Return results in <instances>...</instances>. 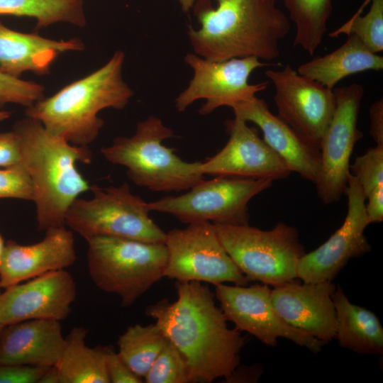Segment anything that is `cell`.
I'll use <instances>...</instances> for the list:
<instances>
[{"mask_svg":"<svg viewBox=\"0 0 383 383\" xmlns=\"http://www.w3.org/2000/svg\"><path fill=\"white\" fill-rule=\"evenodd\" d=\"M177 299L149 306L147 316L155 320L188 365L191 382L229 380L240 363L245 338L227 319L215 294L201 282H177Z\"/></svg>","mask_w":383,"mask_h":383,"instance_id":"1","label":"cell"},{"mask_svg":"<svg viewBox=\"0 0 383 383\" xmlns=\"http://www.w3.org/2000/svg\"><path fill=\"white\" fill-rule=\"evenodd\" d=\"M199 0L194 13L200 24L187 32L196 55L209 61L256 57L272 60L290 31L287 16L274 0Z\"/></svg>","mask_w":383,"mask_h":383,"instance_id":"2","label":"cell"},{"mask_svg":"<svg viewBox=\"0 0 383 383\" xmlns=\"http://www.w3.org/2000/svg\"><path fill=\"white\" fill-rule=\"evenodd\" d=\"M21 149V163L33 188L37 228L39 231L65 226V217L72 203L91 189L76 164H89L92 152L48 131L38 120L27 117L13 126Z\"/></svg>","mask_w":383,"mask_h":383,"instance_id":"3","label":"cell"},{"mask_svg":"<svg viewBox=\"0 0 383 383\" xmlns=\"http://www.w3.org/2000/svg\"><path fill=\"white\" fill-rule=\"evenodd\" d=\"M124 59V52L116 51L95 72L27 107L26 116L71 144L88 146L104 125L98 113L107 108L122 109L133 95L122 77Z\"/></svg>","mask_w":383,"mask_h":383,"instance_id":"4","label":"cell"},{"mask_svg":"<svg viewBox=\"0 0 383 383\" xmlns=\"http://www.w3.org/2000/svg\"><path fill=\"white\" fill-rule=\"evenodd\" d=\"M173 131L157 117L150 116L138 123L130 137L116 138L101 149L104 157L126 168L136 185L155 192L187 191L204 180L197 172L201 162H188L162 144L174 137Z\"/></svg>","mask_w":383,"mask_h":383,"instance_id":"5","label":"cell"},{"mask_svg":"<svg viewBox=\"0 0 383 383\" xmlns=\"http://www.w3.org/2000/svg\"><path fill=\"white\" fill-rule=\"evenodd\" d=\"M87 268L101 291L118 296L123 307L131 306L165 277L167 250L165 243L114 236L86 240Z\"/></svg>","mask_w":383,"mask_h":383,"instance_id":"6","label":"cell"},{"mask_svg":"<svg viewBox=\"0 0 383 383\" xmlns=\"http://www.w3.org/2000/svg\"><path fill=\"white\" fill-rule=\"evenodd\" d=\"M214 227L223 248L250 282L274 287L298 279L297 264L305 251L295 227L283 222L268 231L248 224Z\"/></svg>","mask_w":383,"mask_h":383,"instance_id":"7","label":"cell"},{"mask_svg":"<svg viewBox=\"0 0 383 383\" xmlns=\"http://www.w3.org/2000/svg\"><path fill=\"white\" fill-rule=\"evenodd\" d=\"M90 199L77 198L68 208L65 224L85 240L114 236L154 243H165L166 233L149 216L150 211L129 185L91 186Z\"/></svg>","mask_w":383,"mask_h":383,"instance_id":"8","label":"cell"},{"mask_svg":"<svg viewBox=\"0 0 383 383\" xmlns=\"http://www.w3.org/2000/svg\"><path fill=\"white\" fill-rule=\"evenodd\" d=\"M270 179L215 177L205 179L183 194L147 202L148 209L172 215L185 223L248 225V203L270 188Z\"/></svg>","mask_w":383,"mask_h":383,"instance_id":"9","label":"cell"},{"mask_svg":"<svg viewBox=\"0 0 383 383\" xmlns=\"http://www.w3.org/2000/svg\"><path fill=\"white\" fill-rule=\"evenodd\" d=\"M167 262L165 277L179 282L198 281L213 285L231 282L245 286L250 280L221 244L214 224L189 223L166 233Z\"/></svg>","mask_w":383,"mask_h":383,"instance_id":"10","label":"cell"},{"mask_svg":"<svg viewBox=\"0 0 383 383\" xmlns=\"http://www.w3.org/2000/svg\"><path fill=\"white\" fill-rule=\"evenodd\" d=\"M184 61L194 70V76L187 88L176 98L175 108L183 112L195 101L206 99L199 110L203 116L219 107L232 108L253 99L257 92L267 89L268 82L250 84L251 73L257 68L276 65L260 62L253 56L213 62L195 53H187Z\"/></svg>","mask_w":383,"mask_h":383,"instance_id":"11","label":"cell"},{"mask_svg":"<svg viewBox=\"0 0 383 383\" xmlns=\"http://www.w3.org/2000/svg\"><path fill=\"white\" fill-rule=\"evenodd\" d=\"M335 110L320 142L321 163L314 184L324 204L337 202L344 194L350 174V159L362 138L357 128L364 88L359 84L334 88Z\"/></svg>","mask_w":383,"mask_h":383,"instance_id":"12","label":"cell"},{"mask_svg":"<svg viewBox=\"0 0 383 383\" xmlns=\"http://www.w3.org/2000/svg\"><path fill=\"white\" fill-rule=\"evenodd\" d=\"M215 287V297L227 321L264 344L275 347L278 338H283L314 353H319L326 344L283 320L272 304L269 285L262 283L245 287L222 283Z\"/></svg>","mask_w":383,"mask_h":383,"instance_id":"13","label":"cell"},{"mask_svg":"<svg viewBox=\"0 0 383 383\" xmlns=\"http://www.w3.org/2000/svg\"><path fill=\"white\" fill-rule=\"evenodd\" d=\"M344 194L348 197V211L341 226L325 243L305 252L299 260L297 278L304 283L332 281L350 259L371 250L364 234L370 224L365 212V198L351 172Z\"/></svg>","mask_w":383,"mask_h":383,"instance_id":"14","label":"cell"},{"mask_svg":"<svg viewBox=\"0 0 383 383\" xmlns=\"http://www.w3.org/2000/svg\"><path fill=\"white\" fill-rule=\"evenodd\" d=\"M265 74L275 88L277 116L319 145L335 110L333 89L299 74L289 65L279 70H268Z\"/></svg>","mask_w":383,"mask_h":383,"instance_id":"15","label":"cell"},{"mask_svg":"<svg viewBox=\"0 0 383 383\" xmlns=\"http://www.w3.org/2000/svg\"><path fill=\"white\" fill-rule=\"evenodd\" d=\"M229 139L214 156L200 162L202 175L251 179H284L291 174L283 160L270 148L254 127L235 116L224 122Z\"/></svg>","mask_w":383,"mask_h":383,"instance_id":"16","label":"cell"},{"mask_svg":"<svg viewBox=\"0 0 383 383\" xmlns=\"http://www.w3.org/2000/svg\"><path fill=\"white\" fill-rule=\"evenodd\" d=\"M77 285L65 270L50 272L4 289L0 294V323L31 319L62 321L71 312Z\"/></svg>","mask_w":383,"mask_h":383,"instance_id":"17","label":"cell"},{"mask_svg":"<svg viewBox=\"0 0 383 383\" xmlns=\"http://www.w3.org/2000/svg\"><path fill=\"white\" fill-rule=\"evenodd\" d=\"M336 289L332 281L292 282L274 287L271 301L289 325L325 342L335 338L337 318L333 301Z\"/></svg>","mask_w":383,"mask_h":383,"instance_id":"18","label":"cell"},{"mask_svg":"<svg viewBox=\"0 0 383 383\" xmlns=\"http://www.w3.org/2000/svg\"><path fill=\"white\" fill-rule=\"evenodd\" d=\"M77 260L74 238L65 226L48 229L30 245L5 243L0 260V287L6 289L43 274L65 270Z\"/></svg>","mask_w":383,"mask_h":383,"instance_id":"19","label":"cell"},{"mask_svg":"<svg viewBox=\"0 0 383 383\" xmlns=\"http://www.w3.org/2000/svg\"><path fill=\"white\" fill-rule=\"evenodd\" d=\"M234 115L260 128L263 140L283 160L289 170L315 183L320 170L318 145L296 133L277 116L271 113L267 104L257 96L232 108Z\"/></svg>","mask_w":383,"mask_h":383,"instance_id":"20","label":"cell"},{"mask_svg":"<svg viewBox=\"0 0 383 383\" xmlns=\"http://www.w3.org/2000/svg\"><path fill=\"white\" fill-rule=\"evenodd\" d=\"M65 345L60 321L31 319L4 326L0 365H56Z\"/></svg>","mask_w":383,"mask_h":383,"instance_id":"21","label":"cell"},{"mask_svg":"<svg viewBox=\"0 0 383 383\" xmlns=\"http://www.w3.org/2000/svg\"><path fill=\"white\" fill-rule=\"evenodd\" d=\"M84 48V45L79 38L54 40L36 32H18L0 21V71L16 78L28 71L47 75L60 53Z\"/></svg>","mask_w":383,"mask_h":383,"instance_id":"22","label":"cell"},{"mask_svg":"<svg viewBox=\"0 0 383 383\" xmlns=\"http://www.w3.org/2000/svg\"><path fill=\"white\" fill-rule=\"evenodd\" d=\"M382 69L383 57L371 52L357 36L350 35L335 50L300 65L297 72L333 90L338 82L351 74Z\"/></svg>","mask_w":383,"mask_h":383,"instance_id":"23","label":"cell"},{"mask_svg":"<svg viewBox=\"0 0 383 383\" xmlns=\"http://www.w3.org/2000/svg\"><path fill=\"white\" fill-rule=\"evenodd\" d=\"M332 298L337 318L335 338L339 345L358 353L382 355L383 328L377 316L351 303L339 286Z\"/></svg>","mask_w":383,"mask_h":383,"instance_id":"24","label":"cell"},{"mask_svg":"<svg viewBox=\"0 0 383 383\" xmlns=\"http://www.w3.org/2000/svg\"><path fill=\"white\" fill-rule=\"evenodd\" d=\"M87 332L84 327H74L65 337V345L56 365L60 383H109L106 364L107 346L87 345Z\"/></svg>","mask_w":383,"mask_h":383,"instance_id":"25","label":"cell"},{"mask_svg":"<svg viewBox=\"0 0 383 383\" xmlns=\"http://www.w3.org/2000/svg\"><path fill=\"white\" fill-rule=\"evenodd\" d=\"M168 342L155 323L148 326L135 324L128 327L118 337V353L128 367L143 379Z\"/></svg>","mask_w":383,"mask_h":383,"instance_id":"26","label":"cell"},{"mask_svg":"<svg viewBox=\"0 0 383 383\" xmlns=\"http://www.w3.org/2000/svg\"><path fill=\"white\" fill-rule=\"evenodd\" d=\"M0 15L34 18L36 29L57 22L86 24L83 0H0Z\"/></svg>","mask_w":383,"mask_h":383,"instance_id":"27","label":"cell"},{"mask_svg":"<svg viewBox=\"0 0 383 383\" xmlns=\"http://www.w3.org/2000/svg\"><path fill=\"white\" fill-rule=\"evenodd\" d=\"M296 26L294 45L312 55L321 43L332 11L331 0H282Z\"/></svg>","mask_w":383,"mask_h":383,"instance_id":"28","label":"cell"},{"mask_svg":"<svg viewBox=\"0 0 383 383\" xmlns=\"http://www.w3.org/2000/svg\"><path fill=\"white\" fill-rule=\"evenodd\" d=\"M368 12L355 14L344 24L328 35L337 38L341 34L354 35L371 52L379 54L383 50V0H370Z\"/></svg>","mask_w":383,"mask_h":383,"instance_id":"29","label":"cell"},{"mask_svg":"<svg viewBox=\"0 0 383 383\" xmlns=\"http://www.w3.org/2000/svg\"><path fill=\"white\" fill-rule=\"evenodd\" d=\"M143 379L146 383L191 382L186 360L170 340L162 348Z\"/></svg>","mask_w":383,"mask_h":383,"instance_id":"30","label":"cell"},{"mask_svg":"<svg viewBox=\"0 0 383 383\" xmlns=\"http://www.w3.org/2000/svg\"><path fill=\"white\" fill-rule=\"evenodd\" d=\"M350 171L359 182L365 196L383 184V145L376 144L355 157Z\"/></svg>","mask_w":383,"mask_h":383,"instance_id":"31","label":"cell"},{"mask_svg":"<svg viewBox=\"0 0 383 383\" xmlns=\"http://www.w3.org/2000/svg\"><path fill=\"white\" fill-rule=\"evenodd\" d=\"M45 88L34 82L25 81L0 71V108L6 104L30 107L45 98Z\"/></svg>","mask_w":383,"mask_h":383,"instance_id":"32","label":"cell"},{"mask_svg":"<svg viewBox=\"0 0 383 383\" xmlns=\"http://www.w3.org/2000/svg\"><path fill=\"white\" fill-rule=\"evenodd\" d=\"M33 199L30 176L21 164L0 169V199Z\"/></svg>","mask_w":383,"mask_h":383,"instance_id":"33","label":"cell"},{"mask_svg":"<svg viewBox=\"0 0 383 383\" xmlns=\"http://www.w3.org/2000/svg\"><path fill=\"white\" fill-rule=\"evenodd\" d=\"M50 367L0 365V383H38Z\"/></svg>","mask_w":383,"mask_h":383,"instance_id":"34","label":"cell"},{"mask_svg":"<svg viewBox=\"0 0 383 383\" xmlns=\"http://www.w3.org/2000/svg\"><path fill=\"white\" fill-rule=\"evenodd\" d=\"M106 364L109 383L143 382V379L128 367L113 347H106Z\"/></svg>","mask_w":383,"mask_h":383,"instance_id":"35","label":"cell"},{"mask_svg":"<svg viewBox=\"0 0 383 383\" xmlns=\"http://www.w3.org/2000/svg\"><path fill=\"white\" fill-rule=\"evenodd\" d=\"M20 140L15 131L0 133V167H10L21 164Z\"/></svg>","mask_w":383,"mask_h":383,"instance_id":"36","label":"cell"},{"mask_svg":"<svg viewBox=\"0 0 383 383\" xmlns=\"http://www.w3.org/2000/svg\"><path fill=\"white\" fill-rule=\"evenodd\" d=\"M365 212L369 223L383 220V184L376 187L365 196Z\"/></svg>","mask_w":383,"mask_h":383,"instance_id":"37","label":"cell"},{"mask_svg":"<svg viewBox=\"0 0 383 383\" xmlns=\"http://www.w3.org/2000/svg\"><path fill=\"white\" fill-rule=\"evenodd\" d=\"M370 134L376 144L383 145V99L374 102L370 109Z\"/></svg>","mask_w":383,"mask_h":383,"instance_id":"38","label":"cell"},{"mask_svg":"<svg viewBox=\"0 0 383 383\" xmlns=\"http://www.w3.org/2000/svg\"><path fill=\"white\" fill-rule=\"evenodd\" d=\"M38 383H60V375L56 365L50 367L41 377Z\"/></svg>","mask_w":383,"mask_h":383,"instance_id":"39","label":"cell"},{"mask_svg":"<svg viewBox=\"0 0 383 383\" xmlns=\"http://www.w3.org/2000/svg\"><path fill=\"white\" fill-rule=\"evenodd\" d=\"M178 1L181 5L182 11L187 13L189 11L191 8H192L196 0H178Z\"/></svg>","mask_w":383,"mask_h":383,"instance_id":"40","label":"cell"},{"mask_svg":"<svg viewBox=\"0 0 383 383\" xmlns=\"http://www.w3.org/2000/svg\"><path fill=\"white\" fill-rule=\"evenodd\" d=\"M11 113L8 111L0 110V121H3L10 118Z\"/></svg>","mask_w":383,"mask_h":383,"instance_id":"41","label":"cell"},{"mask_svg":"<svg viewBox=\"0 0 383 383\" xmlns=\"http://www.w3.org/2000/svg\"><path fill=\"white\" fill-rule=\"evenodd\" d=\"M4 245H5V243L4 241L3 238L0 235V260H1L2 252H3V250H4Z\"/></svg>","mask_w":383,"mask_h":383,"instance_id":"42","label":"cell"},{"mask_svg":"<svg viewBox=\"0 0 383 383\" xmlns=\"http://www.w3.org/2000/svg\"><path fill=\"white\" fill-rule=\"evenodd\" d=\"M4 325H2V324L0 323V334H1V331H2L3 328H4Z\"/></svg>","mask_w":383,"mask_h":383,"instance_id":"43","label":"cell"},{"mask_svg":"<svg viewBox=\"0 0 383 383\" xmlns=\"http://www.w3.org/2000/svg\"><path fill=\"white\" fill-rule=\"evenodd\" d=\"M1 289H2V288L0 287V294H1Z\"/></svg>","mask_w":383,"mask_h":383,"instance_id":"44","label":"cell"},{"mask_svg":"<svg viewBox=\"0 0 383 383\" xmlns=\"http://www.w3.org/2000/svg\"><path fill=\"white\" fill-rule=\"evenodd\" d=\"M274 1H277V0H274Z\"/></svg>","mask_w":383,"mask_h":383,"instance_id":"45","label":"cell"}]
</instances>
